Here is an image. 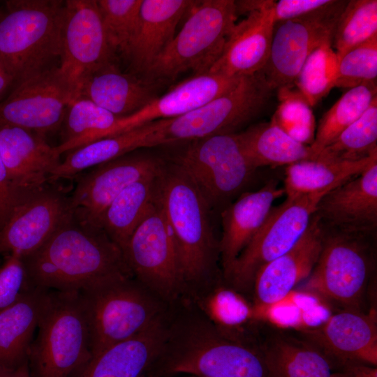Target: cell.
Here are the masks:
<instances>
[{
  "instance_id": "obj_1",
  "label": "cell",
  "mask_w": 377,
  "mask_h": 377,
  "mask_svg": "<svg viewBox=\"0 0 377 377\" xmlns=\"http://www.w3.org/2000/svg\"><path fill=\"white\" fill-rule=\"evenodd\" d=\"M30 288L82 291L133 275L124 254L101 229L71 215L36 251L22 257Z\"/></svg>"
},
{
  "instance_id": "obj_2",
  "label": "cell",
  "mask_w": 377,
  "mask_h": 377,
  "mask_svg": "<svg viewBox=\"0 0 377 377\" xmlns=\"http://www.w3.org/2000/svg\"><path fill=\"white\" fill-rule=\"evenodd\" d=\"M158 199L174 243L184 282L205 277L214 261L216 244L209 219L211 210L200 192L175 162L163 163Z\"/></svg>"
},
{
  "instance_id": "obj_3",
  "label": "cell",
  "mask_w": 377,
  "mask_h": 377,
  "mask_svg": "<svg viewBox=\"0 0 377 377\" xmlns=\"http://www.w3.org/2000/svg\"><path fill=\"white\" fill-rule=\"evenodd\" d=\"M65 1L10 0L0 14V64L17 83L61 53Z\"/></svg>"
},
{
  "instance_id": "obj_4",
  "label": "cell",
  "mask_w": 377,
  "mask_h": 377,
  "mask_svg": "<svg viewBox=\"0 0 377 377\" xmlns=\"http://www.w3.org/2000/svg\"><path fill=\"white\" fill-rule=\"evenodd\" d=\"M31 344V377H75L91 357L88 324L77 291L48 290Z\"/></svg>"
},
{
  "instance_id": "obj_5",
  "label": "cell",
  "mask_w": 377,
  "mask_h": 377,
  "mask_svg": "<svg viewBox=\"0 0 377 377\" xmlns=\"http://www.w3.org/2000/svg\"><path fill=\"white\" fill-rule=\"evenodd\" d=\"M179 337L168 333L162 353L149 370L156 377H267L256 350L223 337L211 326L191 327Z\"/></svg>"
},
{
  "instance_id": "obj_6",
  "label": "cell",
  "mask_w": 377,
  "mask_h": 377,
  "mask_svg": "<svg viewBox=\"0 0 377 377\" xmlns=\"http://www.w3.org/2000/svg\"><path fill=\"white\" fill-rule=\"evenodd\" d=\"M188 13L180 31L142 77L160 84L188 71L205 74L219 59L236 24L235 1H195Z\"/></svg>"
},
{
  "instance_id": "obj_7",
  "label": "cell",
  "mask_w": 377,
  "mask_h": 377,
  "mask_svg": "<svg viewBox=\"0 0 377 377\" xmlns=\"http://www.w3.org/2000/svg\"><path fill=\"white\" fill-rule=\"evenodd\" d=\"M123 278L80 291L89 333L91 356L145 331L161 318L145 287Z\"/></svg>"
},
{
  "instance_id": "obj_8",
  "label": "cell",
  "mask_w": 377,
  "mask_h": 377,
  "mask_svg": "<svg viewBox=\"0 0 377 377\" xmlns=\"http://www.w3.org/2000/svg\"><path fill=\"white\" fill-rule=\"evenodd\" d=\"M273 90L259 73L242 77L223 94L180 117L157 120L151 147L235 133L265 108Z\"/></svg>"
},
{
  "instance_id": "obj_9",
  "label": "cell",
  "mask_w": 377,
  "mask_h": 377,
  "mask_svg": "<svg viewBox=\"0 0 377 377\" xmlns=\"http://www.w3.org/2000/svg\"><path fill=\"white\" fill-rule=\"evenodd\" d=\"M193 141L175 163L193 182L210 209L225 208L256 169L250 163L237 133Z\"/></svg>"
},
{
  "instance_id": "obj_10",
  "label": "cell",
  "mask_w": 377,
  "mask_h": 377,
  "mask_svg": "<svg viewBox=\"0 0 377 377\" xmlns=\"http://www.w3.org/2000/svg\"><path fill=\"white\" fill-rule=\"evenodd\" d=\"M367 237L325 228L323 248L304 290L354 309L374 267Z\"/></svg>"
},
{
  "instance_id": "obj_11",
  "label": "cell",
  "mask_w": 377,
  "mask_h": 377,
  "mask_svg": "<svg viewBox=\"0 0 377 377\" xmlns=\"http://www.w3.org/2000/svg\"><path fill=\"white\" fill-rule=\"evenodd\" d=\"M332 188L286 198L279 205L272 207L226 277L238 288L253 283L256 274L264 265L287 252L301 238L320 200Z\"/></svg>"
},
{
  "instance_id": "obj_12",
  "label": "cell",
  "mask_w": 377,
  "mask_h": 377,
  "mask_svg": "<svg viewBox=\"0 0 377 377\" xmlns=\"http://www.w3.org/2000/svg\"><path fill=\"white\" fill-rule=\"evenodd\" d=\"M347 2L331 0L309 15L275 23L269 57L259 72L272 90L292 87L311 53L322 44L332 42Z\"/></svg>"
},
{
  "instance_id": "obj_13",
  "label": "cell",
  "mask_w": 377,
  "mask_h": 377,
  "mask_svg": "<svg viewBox=\"0 0 377 377\" xmlns=\"http://www.w3.org/2000/svg\"><path fill=\"white\" fill-rule=\"evenodd\" d=\"M0 102V124L26 129L43 137L59 131L66 107L76 90L56 66L17 83Z\"/></svg>"
},
{
  "instance_id": "obj_14",
  "label": "cell",
  "mask_w": 377,
  "mask_h": 377,
  "mask_svg": "<svg viewBox=\"0 0 377 377\" xmlns=\"http://www.w3.org/2000/svg\"><path fill=\"white\" fill-rule=\"evenodd\" d=\"M133 275L163 297L179 289L181 276L172 236L158 199L136 227L123 252Z\"/></svg>"
},
{
  "instance_id": "obj_15",
  "label": "cell",
  "mask_w": 377,
  "mask_h": 377,
  "mask_svg": "<svg viewBox=\"0 0 377 377\" xmlns=\"http://www.w3.org/2000/svg\"><path fill=\"white\" fill-rule=\"evenodd\" d=\"M131 153L78 175L69 203L71 214L79 223L101 229L102 216L112 200L132 183L158 171L163 163L151 156Z\"/></svg>"
},
{
  "instance_id": "obj_16",
  "label": "cell",
  "mask_w": 377,
  "mask_h": 377,
  "mask_svg": "<svg viewBox=\"0 0 377 377\" xmlns=\"http://www.w3.org/2000/svg\"><path fill=\"white\" fill-rule=\"evenodd\" d=\"M97 0H66L59 68L77 90L91 73L114 62Z\"/></svg>"
},
{
  "instance_id": "obj_17",
  "label": "cell",
  "mask_w": 377,
  "mask_h": 377,
  "mask_svg": "<svg viewBox=\"0 0 377 377\" xmlns=\"http://www.w3.org/2000/svg\"><path fill=\"white\" fill-rule=\"evenodd\" d=\"M69 197L46 186L21 200L0 229V256L38 249L71 216Z\"/></svg>"
},
{
  "instance_id": "obj_18",
  "label": "cell",
  "mask_w": 377,
  "mask_h": 377,
  "mask_svg": "<svg viewBox=\"0 0 377 377\" xmlns=\"http://www.w3.org/2000/svg\"><path fill=\"white\" fill-rule=\"evenodd\" d=\"M328 230L369 236L377 227V158L325 194L314 214Z\"/></svg>"
},
{
  "instance_id": "obj_19",
  "label": "cell",
  "mask_w": 377,
  "mask_h": 377,
  "mask_svg": "<svg viewBox=\"0 0 377 377\" xmlns=\"http://www.w3.org/2000/svg\"><path fill=\"white\" fill-rule=\"evenodd\" d=\"M0 155L19 202L47 186L61 161L45 137L5 124H0Z\"/></svg>"
},
{
  "instance_id": "obj_20",
  "label": "cell",
  "mask_w": 377,
  "mask_h": 377,
  "mask_svg": "<svg viewBox=\"0 0 377 377\" xmlns=\"http://www.w3.org/2000/svg\"><path fill=\"white\" fill-rule=\"evenodd\" d=\"M274 2L259 0L257 6L235 24L220 57L209 73L241 77L255 75L263 68L275 24Z\"/></svg>"
},
{
  "instance_id": "obj_21",
  "label": "cell",
  "mask_w": 377,
  "mask_h": 377,
  "mask_svg": "<svg viewBox=\"0 0 377 377\" xmlns=\"http://www.w3.org/2000/svg\"><path fill=\"white\" fill-rule=\"evenodd\" d=\"M325 228L315 214L301 238L287 252L264 265L253 284L257 304L281 300L307 278L317 263L324 241Z\"/></svg>"
},
{
  "instance_id": "obj_22",
  "label": "cell",
  "mask_w": 377,
  "mask_h": 377,
  "mask_svg": "<svg viewBox=\"0 0 377 377\" xmlns=\"http://www.w3.org/2000/svg\"><path fill=\"white\" fill-rule=\"evenodd\" d=\"M311 337L334 370L351 363L377 364V330L374 315L348 309L327 318L312 332Z\"/></svg>"
},
{
  "instance_id": "obj_23",
  "label": "cell",
  "mask_w": 377,
  "mask_h": 377,
  "mask_svg": "<svg viewBox=\"0 0 377 377\" xmlns=\"http://www.w3.org/2000/svg\"><path fill=\"white\" fill-rule=\"evenodd\" d=\"M241 77L209 73L194 75L137 112L119 118L105 137L130 131L150 121L180 117L232 89Z\"/></svg>"
},
{
  "instance_id": "obj_24",
  "label": "cell",
  "mask_w": 377,
  "mask_h": 377,
  "mask_svg": "<svg viewBox=\"0 0 377 377\" xmlns=\"http://www.w3.org/2000/svg\"><path fill=\"white\" fill-rule=\"evenodd\" d=\"M195 1L142 0L137 27L124 56L135 73L143 75L166 49L177 24Z\"/></svg>"
},
{
  "instance_id": "obj_25",
  "label": "cell",
  "mask_w": 377,
  "mask_h": 377,
  "mask_svg": "<svg viewBox=\"0 0 377 377\" xmlns=\"http://www.w3.org/2000/svg\"><path fill=\"white\" fill-rule=\"evenodd\" d=\"M285 194L272 179L260 189L244 193L221 212L222 236L219 244L227 276L235 260L263 226L274 202Z\"/></svg>"
},
{
  "instance_id": "obj_26",
  "label": "cell",
  "mask_w": 377,
  "mask_h": 377,
  "mask_svg": "<svg viewBox=\"0 0 377 377\" xmlns=\"http://www.w3.org/2000/svg\"><path fill=\"white\" fill-rule=\"evenodd\" d=\"M168 333L161 318L138 334L91 356L75 377H142L161 354Z\"/></svg>"
},
{
  "instance_id": "obj_27",
  "label": "cell",
  "mask_w": 377,
  "mask_h": 377,
  "mask_svg": "<svg viewBox=\"0 0 377 377\" xmlns=\"http://www.w3.org/2000/svg\"><path fill=\"white\" fill-rule=\"evenodd\" d=\"M135 74L121 72L115 63L87 76L79 84L76 95L84 96L114 115H131L158 98L157 86Z\"/></svg>"
},
{
  "instance_id": "obj_28",
  "label": "cell",
  "mask_w": 377,
  "mask_h": 377,
  "mask_svg": "<svg viewBox=\"0 0 377 377\" xmlns=\"http://www.w3.org/2000/svg\"><path fill=\"white\" fill-rule=\"evenodd\" d=\"M47 291L31 288L0 312V366H15L28 360Z\"/></svg>"
},
{
  "instance_id": "obj_29",
  "label": "cell",
  "mask_w": 377,
  "mask_h": 377,
  "mask_svg": "<svg viewBox=\"0 0 377 377\" xmlns=\"http://www.w3.org/2000/svg\"><path fill=\"white\" fill-rule=\"evenodd\" d=\"M161 168L124 188L102 216L100 228L122 253L132 233L155 201Z\"/></svg>"
},
{
  "instance_id": "obj_30",
  "label": "cell",
  "mask_w": 377,
  "mask_h": 377,
  "mask_svg": "<svg viewBox=\"0 0 377 377\" xmlns=\"http://www.w3.org/2000/svg\"><path fill=\"white\" fill-rule=\"evenodd\" d=\"M156 120L130 131L103 138L68 152L64 161L52 172L50 182L71 178L136 149L150 147Z\"/></svg>"
},
{
  "instance_id": "obj_31",
  "label": "cell",
  "mask_w": 377,
  "mask_h": 377,
  "mask_svg": "<svg viewBox=\"0 0 377 377\" xmlns=\"http://www.w3.org/2000/svg\"><path fill=\"white\" fill-rule=\"evenodd\" d=\"M267 377H332L334 368L326 355L312 343L275 336L260 350Z\"/></svg>"
},
{
  "instance_id": "obj_32",
  "label": "cell",
  "mask_w": 377,
  "mask_h": 377,
  "mask_svg": "<svg viewBox=\"0 0 377 377\" xmlns=\"http://www.w3.org/2000/svg\"><path fill=\"white\" fill-rule=\"evenodd\" d=\"M253 167L288 165L313 159L309 145H304L283 131L272 120L237 133Z\"/></svg>"
},
{
  "instance_id": "obj_33",
  "label": "cell",
  "mask_w": 377,
  "mask_h": 377,
  "mask_svg": "<svg viewBox=\"0 0 377 377\" xmlns=\"http://www.w3.org/2000/svg\"><path fill=\"white\" fill-rule=\"evenodd\" d=\"M377 158V151L356 161H327L308 159L287 165L284 193L286 198L335 188L360 175Z\"/></svg>"
},
{
  "instance_id": "obj_34",
  "label": "cell",
  "mask_w": 377,
  "mask_h": 377,
  "mask_svg": "<svg viewBox=\"0 0 377 377\" xmlns=\"http://www.w3.org/2000/svg\"><path fill=\"white\" fill-rule=\"evenodd\" d=\"M120 118L90 99L76 95L68 104L59 129L61 143L55 146L64 152L105 138Z\"/></svg>"
},
{
  "instance_id": "obj_35",
  "label": "cell",
  "mask_w": 377,
  "mask_h": 377,
  "mask_svg": "<svg viewBox=\"0 0 377 377\" xmlns=\"http://www.w3.org/2000/svg\"><path fill=\"white\" fill-rule=\"evenodd\" d=\"M377 98L376 82L349 89L323 114L310 146L316 158L348 126L356 121Z\"/></svg>"
},
{
  "instance_id": "obj_36",
  "label": "cell",
  "mask_w": 377,
  "mask_h": 377,
  "mask_svg": "<svg viewBox=\"0 0 377 377\" xmlns=\"http://www.w3.org/2000/svg\"><path fill=\"white\" fill-rule=\"evenodd\" d=\"M376 151L377 98L356 121L323 149L316 158L327 161H356Z\"/></svg>"
},
{
  "instance_id": "obj_37",
  "label": "cell",
  "mask_w": 377,
  "mask_h": 377,
  "mask_svg": "<svg viewBox=\"0 0 377 377\" xmlns=\"http://www.w3.org/2000/svg\"><path fill=\"white\" fill-rule=\"evenodd\" d=\"M338 57L332 42H327L308 57L294 84L311 107L316 105L335 87Z\"/></svg>"
},
{
  "instance_id": "obj_38",
  "label": "cell",
  "mask_w": 377,
  "mask_h": 377,
  "mask_svg": "<svg viewBox=\"0 0 377 377\" xmlns=\"http://www.w3.org/2000/svg\"><path fill=\"white\" fill-rule=\"evenodd\" d=\"M377 35V1H348L337 22L332 47L337 57Z\"/></svg>"
},
{
  "instance_id": "obj_39",
  "label": "cell",
  "mask_w": 377,
  "mask_h": 377,
  "mask_svg": "<svg viewBox=\"0 0 377 377\" xmlns=\"http://www.w3.org/2000/svg\"><path fill=\"white\" fill-rule=\"evenodd\" d=\"M279 105L272 121L297 141L311 145L315 136V118L304 97L292 87L278 89Z\"/></svg>"
},
{
  "instance_id": "obj_40",
  "label": "cell",
  "mask_w": 377,
  "mask_h": 377,
  "mask_svg": "<svg viewBox=\"0 0 377 377\" xmlns=\"http://www.w3.org/2000/svg\"><path fill=\"white\" fill-rule=\"evenodd\" d=\"M142 0H98L105 35L112 50L125 56L138 22Z\"/></svg>"
},
{
  "instance_id": "obj_41",
  "label": "cell",
  "mask_w": 377,
  "mask_h": 377,
  "mask_svg": "<svg viewBox=\"0 0 377 377\" xmlns=\"http://www.w3.org/2000/svg\"><path fill=\"white\" fill-rule=\"evenodd\" d=\"M376 77L377 35L338 57L336 87L350 89Z\"/></svg>"
},
{
  "instance_id": "obj_42",
  "label": "cell",
  "mask_w": 377,
  "mask_h": 377,
  "mask_svg": "<svg viewBox=\"0 0 377 377\" xmlns=\"http://www.w3.org/2000/svg\"><path fill=\"white\" fill-rule=\"evenodd\" d=\"M205 311L216 323L235 327L252 318L253 310L244 299L228 289H220L205 302Z\"/></svg>"
},
{
  "instance_id": "obj_43",
  "label": "cell",
  "mask_w": 377,
  "mask_h": 377,
  "mask_svg": "<svg viewBox=\"0 0 377 377\" xmlns=\"http://www.w3.org/2000/svg\"><path fill=\"white\" fill-rule=\"evenodd\" d=\"M31 288L22 256L13 253L0 265V312L13 305Z\"/></svg>"
},
{
  "instance_id": "obj_44",
  "label": "cell",
  "mask_w": 377,
  "mask_h": 377,
  "mask_svg": "<svg viewBox=\"0 0 377 377\" xmlns=\"http://www.w3.org/2000/svg\"><path fill=\"white\" fill-rule=\"evenodd\" d=\"M331 0H280L274 2L275 23L309 15L327 6Z\"/></svg>"
},
{
  "instance_id": "obj_45",
  "label": "cell",
  "mask_w": 377,
  "mask_h": 377,
  "mask_svg": "<svg viewBox=\"0 0 377 377\" xmlns=\"http://www.w3.org/2000/svg\"><path fill=\"white\" fill-rule=\"evenodd\" d=\"M19 203L0 155V229Z\"/></svg>"
},
{
  "instance_id": "obj_46",
  "label": "cell",
  "mask_w": 377,
  "mask_h": 377,
  "mask_svg": "<svg viewBox=\"0 0 377 377\" xmlns=\"http://www.w3.org/2000/svg\"><path fill=\"white\" fill-rule=\"evenodd\" d=\"M332 377H377V369L362 363H351L334 371Z\"/></svg>"
},
{
  "instance_id": "obj_47",
  "label": "cell",
  "mask_w": 377,
  "mask_h": 377,
  "mask_svg": "<svg viewBox=\"0 0 377 377\" xmlns=\"http://www.w3.org/2000/svg\"><path fill=\"white\" fill-rule=\"evenodd\" d=\"M0 377H31L28 360L15 366H0Z\"/></svg>"
},
{
  "instance_id": "obj_48",
  "label": "cell",
  "mask_w": 377,
  "mask_h": 377,
  "mask_svg": "<svg viewBox=\"0 0 377 377\" xmlns=\"http://www.w3.org/2000/svg\"><path fill=\"white\" fill-rule=\"evenodd\" d=\"M13 78L0 64V102L10 87L14 86Z\"/></svg>"
},
{
  "instance_id": "obj_49",
  "label": "cell",
  "mask_w": 377,
  "mask_h": 377,
  "mask_svg": "<svg viewBox=\"0 0 377 377\" xmlns=\"http://www.w3.org/2000/svg\"><path fill=\"white\" fill-rule=\"evenodd\" d=\"M142 377H156V376H154L151 374L147 373V374H145L144 376H142Z\"/></svg>"
},
{
  "instance_id": "obj_50",
  "label": "cell",
  "mask_w": 377,
  "mask_h": 377,
  "mask_svg": "<svg viewBox=\"0 0 377 377\" xmlns=\"http://www.w3.org/2000/svg\"><path fill=\"white\" fill-rule=\"evenodd\" d=\"M184 377H204V376H192V375H186Z\"/></svg>"
},
{
  "instance_id": "obj_51",
  "label": "cell",
  "mask_w": 377,
  "mask_h": 377,
  "mask_svg": "<svg viewBox=\"0 0 377 377\" xmlns=\"http://www.w3.org/2000/svg\"><path fill=\"white\" fill-rule=\"evenodd\" d=\"M0 265H1V263H0Z\"/></svg>"
}]
</instances>
